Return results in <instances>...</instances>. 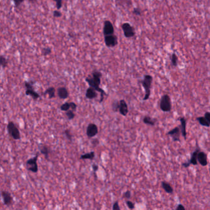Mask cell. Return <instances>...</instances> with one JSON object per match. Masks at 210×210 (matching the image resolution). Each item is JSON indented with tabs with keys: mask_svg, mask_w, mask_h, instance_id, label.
Instances as JSON below:
<instances>
[{
	"mask_svg": "<svg viewBox=\"0 0 210 210\" xmlns=\"http://www.w3.org/2000/svg\"><path fill=\"white\" fill-rule=\"evenodd\" d=\"M102 76V74L101 72L94 70V71L92 72L91 76H88L85 79L86 82L89 84L90 87L94 88L97 92H99L101 94V98L99 100V103H102L104 101V96H107V94L105 93V90H104L102 88L100 87Z\"/></svg>",
	"mask_w": 210,
	"mask_h": 210,
	"instance_id": "6da1fadb",
	"label": "cell"
},
{
	"mask_svg": "<svg viewBox=\"0 0 210 210\" xmlns=\"http://www.w3.org/2000/svg\"><path fill=\"white\" fill-rule=\"evenodd\" d=\"M153 82V77L150 75H146L144 76L143 79L141 81V84L145 90V95L143 98V100L146 101L149 100L151 96V89L152 87V84Z\"/></svg>",
	"mask_w": 210,
	"mask_h": 210,
	"instance_id": "7a4b0ae2",
	"label": "cell"
},
{
	"mask_svg": "<svg viewBox=\"0 0 210 210\" xmlns=\"http://www.w3.org/2000/svg\"><path fill=\"white\" fill-rule=\"evenodd\" d=\"M160 108L163 112H170L172 109V103L170 97L167 95H163L160 100Z\"/></svg>",
	"mask_w": 210,
	"mask_h": 210,
	"instance_id": "3957f363",
	"label": "cell"
},
{
	"mask_svg": "<svg viewBox=\"0 0 210 210\" xmlns=\"http://www.w3.org/2000/svg\"><path fill=\"white\" fill-rule=\"evenodd\" d=\"M35 82L33 81H25L24 85L26 88L25 94L26 95L30 96L34 100H36L39 98H40V95L38 93H37L34 89L33 84Z\"/></svg>",
	"mask_w": 210,
	"mask_h": 210,
	"instance_id": "277c9868",
	"label": "cell"
},
{
	"mask_svg": "<svg viewBox=\"0 0 210 210\" xmlns=\"http://www.w3.org/2000/svg\"><path fill=\"white\" fill-rule=\"evenodd\" d=\"M7 130L9 133V134L15 140H19L21 139V136L19 131V130L16 125V124L10 121L8 122L7 125Z\"/></svg>",
	"mask_w": 210,
	"mask_h": 210,
	"instance_id": "5b68a950",
	"label": "cell"
},
{
	"mask_svg": "<svg viewBox=\"0 0 210 210\" xmlns=\"http://www.w3.org/2000/svg\"><path fill=\"white\" fill-rule=\"evenodd\" d=\"M39 156V153H36V156L28 159L25 163V167L28 171L32 173H37L38 171V167L37 164V160Z\"/></svg>",
	"mask_w": 210,
	"mask_h": 210,
	"instance_id": "8992f818",
	"label": "cell"
},
{
	"mask_svg": "<svg viewBox=\"0 0 210 210\" xmlns=\"http://www.w3.org/2000/svg\"><path fill=\"white\" fill-rule=\"evenodd\" d=\"M121 29L123 31L124 36L126 38H132L136 35L134 28L129 23H128V22L123 23L121 25Z\"/></svg>",
	"mask_w": 210,
	"mask_h": 210,
	"instance_id": "52a82bcc",
	"label": "cell"
},
{
	"mask_svg": "<svg viewBox=\"0 0 210 210\" xmlns=\"http://www.w3.org/2000/svg\"><path fill=\"white\" fill-rule=\"evenodd\" d=\"M105 44L107 47H114L118 44V38L115 35L104 36Z\"/></svg>",
	"mask_w": 210,
	"mask_h": 210,
	"instance_id": "ba28073f",
	"label": "cell"
},
{
	"mask_svg": "<svg viewBox=\"0 0 210 210\" xmlns=\"http://www.w3.org/2000/svg\"><path fill=\"white\" fill-rule=\"evenodd\" d=\"M115 32L114 27L112 23L110 20H105L103 26V34L104 36H108L113 35Z\"/></svg>",
	"mask_w": 210,
	"mask_h": 210,
	"instance_id": "9c48e42d",
	"label": "cell"
},
{
	"mask_svg": "<svg viewBox=\"0 0 210 210\" xmlns=\"http://www.w3.org/2000/svg\"><path fill=\"white\" fill-rule=\"evenodd\" d=\"M99 132L97 126L94 123H90L88 124L86 128V134L90 138H93L96 136Z\"/></svg>",
	"mask_w": 210,
	"mask_h": 210,
	"instance_id": "30bf717a",
	"label": "cell"
},
{
	"mask_svg": "<svg viewBox=\"0 0 210 210\" xmlns=\"http://www.w3.org/2000/svg\"><path fill=\"white\" fill-rule=\"evenodd\" d=\"M181 131L179 127H176L172 130H170L167 134L172 138L174 142H180V136H181Z\"/></svg>",
	"mask_w": 210,
	"mask_h": 210,
	"instance_id": "8fae6325",
	"label": "cell"
},
{
	"mask_svg": "<svg viewBox=\"0 0 210 210\" xmlns=\"http://www.w3.org/2000/svg\"><path fill=\"white\" fill-rule=\"evenodd\" d=\"M77 108V105L74 102H65L63 103L60 107V109L62 111H68V110L71 109L74 111H75Z\"/></svg>",
	"mask_w": 210,
	"mask_h": 210,
	"instance_id": "7c38bea8",
	"label": "cell"
},
{
	"mask_svg": "<svg viewBox=\"0 0 210 210\" xmlns=\"http://www.w3.org/2000/svg\"><path fill=\"white\" fill-rule=\"evenodd\" d=\"M2 196L4 204L6 206H10V205H11L13 203V197L11 193L6 190H3L2 192Z\"/></svg>",
	"mask_w": 210,
	"mask_h": 210,
	"instance_id": "4fadbf2b",
	"label": "cell"
},
{
	"mask_svg": "<svg viewBox=\"0 0 210 210\" xmlns=\"http://www.w3.org/2000/svg\"><path fill=\"white\" fill-rule=\"evenodd\" d=\"M178 120L180 121L181 126L179 127L181 131V134L184 137L185 139H187V119L184 117H181L178 119Z\"/></svg>",
	"mask_w": 210,
	"mask_h": 210,
	"instance_id": "5bb4252c",
	"label": "cell"
},
{
	"mask_svg": "<svg viewBox=\"0 0 210 210\" xmlns=\"http://www.w3.org/2000/svg\"><path fill=\"white\" fill-rule=\"evenodd\" d=\"M129 112L128 110V106L126 102V101L123 99L120 100V108H119V112L123 116H126Z\"/></svg>",
	"mask_w": 210,
	"mask_h": 210,
	"instance_id": "9a60e30c",
	"label": "cell"
},
{
	"mask_svg": "<svg viewBox=\"0 0 210 210\" xmlns=\"http://www.w3.org/2000/svg\"><path fill=\"white\" fill-rule=\"evenodd\" d=\"M198 162L203 167H205L208 165V159H207V154L203 152L200 151L198 154Z\"/></svg>",
	"mask_w": 210,
	"mask_h": 210,
	"instance_id": "2e32d148",
	"label": "cell"
},
{
	"mask_svg": "<svg viewBox=\"0 0 210 210\" xmlns=\"http://www.w3.org/2000/svg\"><path fill=\"white\" fill-rule=\"evenodd\" d=\"M57 92L59 98L62 100L67 99L69 96L68 91L65 87H61L58 88Z\"/></svg>",
	"mask_w": 210,
	"mask_h": 210,
	"instance_id": "e0dca14e",
	"label": "cell"
},
{
	"mask_svg": "<svg viewBox=\"0 0 210 210\" xmlns=\"http://www.w3.org/2000/svg\"><path fill=\"white\" fill-rule=\"evenodd\" d=\"M86 98L89 100H93L97 97V91L93 87H90L86 91Z\"/></svg>",
	"mask_w": 210,
	"mask_h": 210,
	"instance_id": "ac0fdd59",
	"label": "cell"
},
{
	"mask_svg": "<svg viewBox=\"0 0 210 210\" xmlns=\"http://www.w3.org/2000/svg\"><path fill=\"white\" fill-rule=\"evenodd\" d=\"M38 146L40 153L43 155L44 156L45 159L46 160H49V151H50L49 148L46 145L42 144V143L38 144Z\"/></svg>",
	"mask_w": 210,
	"mask_h": 210,
	"instance_id": "d6986e66",
	"label": "cell"
},
{
	"mask_svg": "<svg viewBox=\"0 0 210 210\" xmlns=\"http://www.w3.org/2000/svg\"><path fill=\"white\" fill-rule=\"evenodd\" d=\"M200 151V149H197L195 151L193 152V153L191 155V157H190V159L189 160L190 164L192 165H197L198 164V159H197V157H198V154L199 153V152Z\"/></svg>",
	"mask_w": 210,
	"mask_h": 210,
	"instance_id": "ffe728a7",
	"label": "cell"
},
{
	"mask_svg": "<svg viewBox=\"0 0 210 210\" xmlns=\"http://www.w3.org/2000/svg\"><path fill=\"white\" fill-rule=\"evenodd\" d=\"M143 121L145 124L151 125V126H154L157 122V119L155 118H152L149 116H146L143 118Z\"/></svg>",
	"mask_w": 210,
	"mask_h": 210,
	"instance_id": "44dd1931",
	"label": "cell"
},
{
	"mask_svg": "<svg viewBox=\"0 0 210 210\" xmlns=\"http://www.w3.org/2000/svg\"><path fill=\"white\" fill-rule=\"evenodd\" d=\"M55 89L53 87H49L47 89H46L45 92L43 93V95H48L49 96V99H52L55 97Z\"/></svg>",
	"mask_w": 210,
	"mask_h": 210,
	"instance_id": "7402d4cb",
	"label": "cell"
},
{
	"mask_svg": "<svg viewBox=\"0 0 210 210\" xmlns=\"http://www.w3.org/2000/svg\"><path fill=\"white\" fill-rule=\"evenodd\" d=\"M162 186L164 190L168 193H172L173 192V189L170 185V183L167 182L165 181H163L162 182Z\"/></svg>",
	"mask_w": 210,
	"mask_h": 210,
	"instance_id": "603a6c76",
	"label": "cell"
},
{
	"mask_svg": "<svg viewBox=\"0 0 210 210\" xmlns=\"http://www.w3.org/2000/svg\"><path fill=\"white\" fill-rule=\"evenodd\" d=\"M197 120L198 122L202 126L206 127H209L210 124L207 120V119L204 117V116H200L197 118Z\"/></svg>",
	"mask_w": 210,
	"mask_h": 210,
	"instance_id": "cb8c5ba5",
	"label": "cell"
},
{
	"mask_svg": "<svg viewBox=\"0 0 210 210\" xmlns=\"http://www.w3.org/2000/svg\"><path fill=\"white\" fill-rule=\"evenodd\" d=\"M94 157H95V153L94 151H91L90 153L82 154L80 156V159H82V160L89 159V160H93L94 159Z\"/></svg>",
	"mask_w": 210,
	"mask_h": 210,
	"instance_id": "d4e9b609",
	"label": "cell"
},
{
	"mask_svg": "<svg viewBox=\"0 0 210 210\" xmlns=\"http://www.w3.org/2000/svg\"><path fill=\"white\" fill-rule=\"evenodd\" d=\"M120 108V101L115 100L112 103V109L113 112H118L119 111Z\"/></svg>",
	"mask_w": 210,
	"mask_h": 210,
	"instance_id": "484cf974",
	"label": "cell"
},
{
	"mask_svg": "<svg viewBox=\"0 0 210 210\" xmlns=\"http://www.w3.org/2000/svg\"><path fill=\"white\" fill-rule=\"evenodd\" d=\"M0 64L3 68H5L8 64V60L3 55L0 57Z\"/></svg>",
	"mask_w": 210,
	"mask_h": 210,
	"instance_id": "4316f807",
	"label": "cell"
},
{
	"mask_svg": "<svg viewBox=\"0 0 210 210\" xmlns=\"http://www.w3.org/2000/svg\"><path fill=\"white\" fill-rule=\"evenodd\" d=\"M63 134L65 135V136L67 138V139L68 140V141L72 142L73 136L71 130H70L69 129H65L63 131Z\"/></svg>",
	"mask_w": 210,
	"mask_h": 210,
	"instance_id": "83f0119b",
	"label": "cell"
},
{
	"mask_svg": "<svg viewBox=\"0 0 210 210\" xmlns=\"http://www.w3.org/2000/svg\"><path fill=\"white\" fill-rule=\"evenodd\" d=\"M171 64L173 66L176 67L178 66V57L177 56V55L175 53H173L171 55Z\"/></svg>",
	"mask_w": 210,
	"mask_h": 210,
	"instance_id": "f1b7e54d",
	"label": "cell"
},
{
	"mask_svg": "<svg viewBox=\"0 0 210 210\" xmlns=\"http://www.w3.org/2000/svg\"><path fill=\"white\" fill-rule=\"evenodd\" d=\"M65 116L68 120H72L75 117V114L74 111L72 110H68L65 112Z\"/></svg>",
	"mask_w": 210,
	"mask_h": 210,
	"instance_id": "f546056e",
	"label": "cell"
},
{
	"mask_svg": "<svg viewBox=\"0 0 210 210\" xmlns=\"http://www.w3.org/2000/svg\"><path fill=\"white\" fill-rule=\"evenodd\" d=\"M51 52H52V50L49 47H44L41 49V53L43 56H45V57L51 54Z\"/></svg>",
	"mask_w": 210,
	"mask_h": 210,
	"instance_id": "4dcf8cb0",
	"label": "cell"
},
{
	"mask_svg": "<svg viewBox=\"0 0 210 210\" xmlns=\"http://www.w3.org/2000/svg\"><path fill=\"white\" fill-rule=\"evenodd\" d=\"M54 2H55V6L57 10H59L62 7V2L63 0H53Z\"/></svg>",
	"mask_w": 210,
	"mask_h": 210,
	"instance_id": "1f68e13d",
	"label": "cell"
},
{
	"mask_svg": "<svg viewBox=\"0 0 210 210\" xmlns=\"http://www.w3.org/2000/svg\"><path fill=\"white\" fill-rule=\"evenodd\" d=\"M126 205L128 207V208H129L130 209H133L135 208L134 203L133 202H132L131 201L127 200V201H126Z\"/></svg>",
	"mask_w": 210,
	"mask_h": 210,
	"instance_id": "d6a6232c",
	"label": "cell"
},
{
	"mask_svg": "<svg viewBox=\"0 0 210 210\" xmlns=\"http://www.w3.org/2000/svg\"><path fill=\"white\" fill-rule=\"evenodd\" d=\"M132 14L134 15H136V16H141V14H142V13H141V11L140 9L139 8H134L132 11Z\"/></svg>",
	"mask_w": 210,
	"mask_h": 210,
	"instance_id": "836d02e7",
	"label": "cell"
},
{
	"mask_svg": "<svg viewBox=\"0 0 210 210\" xmlns=\"http://www.w3.org/2000/svg\"><path fill=\"white\" fill-rule=\"evenodd\" d=\"M62 14L60 11H59V10H55L54 12H53V16L54 17H55V18H59L60 17H62Z\"/></svg>",
	"mask_w": 210,
	"mask_h": 210,
	"instance_id": "e575fe53",
	"label": "cell"
},
{
	"mask_svg": "<svg viewBox=\"0 0 210 210\" xmlns=\"http://www.w3.org/2000/svg\"><path fill=\"white\" fill-rule=\"evenodd\" d=\"M25 0H13L14 3V6L16 8H18L20 6V5L24 2Z\"/></svg>",
	"mask_w": 210,
	"mask_h": 210,
	"instance_id": "d590c367",
	"label": "cell"
},
{
	"mask_svg": "<svg viewBox=\"0 0 210 210\" xmlns=\"http://www.w3.org/2000/svg\"><path fill=\"white\" fill-rule=\"evenodd\" d=\"M131 192H130L129 190L126 191V192L123 193V197L124 198H128V199L131 198Z\"/></svg>",
	"mask_w": 210,
	"mask_h": 210,
	"instance_id": "8d00e7d4",
	"label": "cell"
},
{
	"mask_svg": "<svg viewBox=\"0 0 210 210\" xmlns=\"http://www.w3.org/2000/svg\"><path fill=\"white\" fill-rule=\"evenodd\" d=\"M112 210H121L118 201H115V202L113 203Z\"/></svg>",
	"mask_w": 210,
	"mask_h": 210,
	"instance_id": "74e56055",
	"label": "cell"
},
{
	"mask_svg": "<svg viewBox=\"0 0 210 210\" xmlns=\"http://www.w3.org/2000/svg\"><path fill=\"white\" fill-rule=\"evenodd\" d=\"M204 116L207 119V120L208 121V122L210 124V112H206Z\"/></svg>",
	"mask_w": 210,
	"mask_h": 210,
	"instance_id": "f35d334b",
	"label": "cell"
},
{
	"mask_svg": "<svg viewBox=\"0 0 210 210\" xmlns=\"http://www.w3.org/2000/svg\"><path fill=\"white\" fill-rule=\"evenodd\" d=\"M176 210H185V207L182 204H179L176 208Z\"/></svg>",
	"mask_w": 210,
	"mask_h": 210,
	"instance_id": "ab89813d",
	"label": "cell"
},
{
	"mask_svg": "<svg viewBox=\"0 0 210 210\" xmlns=\"http://www.w3.org/2000/svg\"><path fill=\"white\" fill-rule=\"evenodd\" d=\"M91 143H92V145H93V146H96L97 145H99V142L97 139H94Z\"/></svg>",
	"mask_w": 210,
	"mask_h": 210,
	"instance_id": "60d3db41",
	"label": "cell"
},
{
	"mask_svg": "<svg viewBox=\"0 0 210 210\" xmlns=\"http://www.w3.org/2000/svg\"><path fill=\"white\" fill-rule=\"evenodd\" d=\"M190 165H191V164H190L189 160L188 162H184V163L182 164V166L183 167H185V168H188L189 167H190Z\"/></svg>",
	"mask_w": 210,
	"mask_h": 210,
	"instance_id": "b9f144b4",
	"label": "cell"
},
{
	"mask_svg": "<svg viewBox=\"0 0 210 210\" xmlns=\"http://www.w3.org/2000/svg\"><path fill=\"white\" fill-rule=\"evenodd\" d=\"M92 168H93L94 172H96L99 170V165H97L96 164H93L92 165Z\"/></svg>",
	"mask_w": 210,
	"mask_h": 210,
	"instance_id": "7bdbcfd3",
	"label": "cell"
},
{
	"mask_svg": "<svg viewBox=\"0 0 210 210\" xmlns=\"http://www.w3.org/2000/svg\"><path fill=\"white\" fill-rule=\"evenodd\" d=\"M37 0H29V2L31 4H35Z\"/></svg>",
	"mask_w": 210,
	"mask_h": 210,
	"instance_id": "ee69618b",
	"label": "cell"
}]
</instances>
